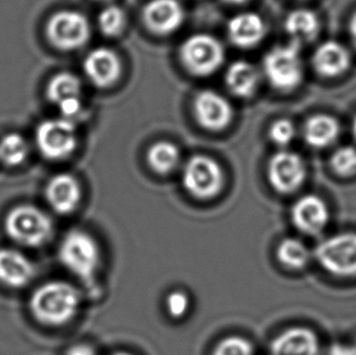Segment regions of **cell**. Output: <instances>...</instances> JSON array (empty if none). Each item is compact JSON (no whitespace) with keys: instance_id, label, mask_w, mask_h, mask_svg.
<instances>
[{"instance_id":"12","label":"cell","mask_w":356,"mask_h":355,"mask_svg":"<svg viewBox=\"0 0 356 355\" xmlns=\"http://www.w3.org/2000/svg\"><path fill=\"white\" fill-rule=\"evenodd\" d=\"M44 197L56 214L68 216L77 210L82 200V187L76 178L68 173L54 175L49 180Z\"/></svg>"},{"instance_id":"27","label":"cell","mask_w":356,"mask_h":355,"mask_svg":"<svg viewBox=\"0 0 356 355\" xmlns=\"http://www.w3.org/2000/svg\"><path fill=\"white\" fill-rule=\"evenodd\" d=\"M330 164L333 172L342 178L354 177L356 174V148L342 146L331 156Z\"/></svg>"},{"instance_id":"16","label":"cell","mask_w":356,"mask_h":355,"mask_svg":"<svg viewBox=\"0 0 356 355\" xmlns=\"http://www.w3.org/2000/svg\"><path fill=\"white\" fill-rule=\"evenodd\" d=\"M84 72L97 87H110L120 78L122 65L113 50L97 48L84 58Z\"/></svg>"},{"instance_id":"26","label":"cell","mask_w":356,"mask_h":355,"mask_svg":"<svg viewBox=\"0 0 356 355\" xmlns=\"http://www.w3.org/2000/svg\"><path fill=\"white\" fill-rule=\"evenodd\" d=\"M179 150L173 143L159 141L151 146L147 154L149 166L156 173L168 174L179 162Z\"/></svg>"},{"instance_id":"28","label":"cell","mask_w":356,"mask_h":355,"mask_svg":"<svg viewBox=\"0 0 356 355\" xmlns=\"http://www.w3.org/2000/svg\"><path fill=\"white\" fill-rule=\"evenodd\" d=\"M97 21L102 33L106 34L108 37H115L124 29L125 15L120 8L116 5H111L102 10Z\"/></svg>"},{"instance_id":"14","label":"cell","mask_w":356,"mask_h":355,"mask_svg":"<svg viewBox=\"0 0 356 355\" xmlns=\"http://www.w3.org/2000/svg\"><path fill=\"white\" fill-rule=\"evenodd\" d=\"M195 113L203 128L213 132L222 130L232 118L230 102L212 90L201 91L195 99Z\"/></svg>"},{"instance_id":"21","label":"cell","mask_w":356,"mask_h":355,"mask_svg":"<svg viewBox=\"0 0 356 355\" xmlns=\"http://www.w3.org/2000/svg\"><path fill=\"white\" fill-rule=\"evenodd\" d=\"M227 86L235 95L250 97L259 84V73L252 63L236 61L232 63L227 72Z\"/></svg>"},{"instance_id":"31","label":"cell","mask_w":356,"mask_h":355,"mask_svg":"<svg viewBox=\"0 0 356 355\" xmlns=\"http://www.w3.org/2000/svg\"><path fill=\"white\" fill-rule=\"evenodd\" d=\"M296 135V128L293 123L289 120H276L270 128V138L275 144L286 146L291 144Z\"/></svg>"},{"instance_id":"2","label":"cell","mask_w":356,"mask_h":355,"mask_svg":"<svg viewBox=\"0 0 356 355\" xmlns=\"http://www.w3.org/2000/svg\"><path fill=\"white\" fill-rule=\"evenodd\" d=\"M5 235L24 248H39L54 235V221L47 212L29 203L10 208L3 221Z\"/></svg>"},{"instance_id":"9","label":"cell","mask_w":356,"mask_h":355,"mask_svg":"<svg viewBox=\"0 0 356 355\" xmlns=\"http://www.w3.org/2000/svg\"><path fill=\"white\" fill-rule=\"evenodd\" d=\"M47 37L55 48L65 52L74 50L83 47L90 38V24L81 13L63 10L49 19Z\"/></svg>"},{"instance_id":"37","label":"cell","mask_w":356,"mask_h":355,"mask_svg":"<svg viewBox=\"0 0 356 355\" xmlns=\"http://www.w3.org/2000/svg\"><path fill=\"white\" fill-rule=\"evenodd\" d=\"M350 345H352L353 348H354V349H355L356 352V337L355 340H354V341H353L352 343H350Z\"/></svg>"},{"instance_id":"24","label":"cell","mask_w":356,"mask_h":355,"mask_svg":"<svg viewBox=\"0 0 356 355\" xmlns=\"http://www.w3.org/2000/svg\"><path fill=\"white\" fill-rule=\"evenodd\" d=\"M312 252L303 241L289 237L280 242L276 250V257L281 265L293 271L303 270L312 260Z\"/></svg>"},{"instance_id":"22","label":"cell","mask_w":356,"mask_h":355,"mask_svg":"<svg viewBox=\"0 0 356 355\" xmlns=\"http://www.w3.org/2000/svg\"><path fill=\"white\" fill-rule=\"evenodd\" d=\"M284 29L296 44L309 43L316 38L320 24L316 15L307 9L294 10L287 16Z\"/></svg>"},{"instance_id":"10","label":"cell","mask_w":356,"mask_h":355,"mask_svg":"<svg viewBox=\"0 0 356 355\" xmlns=\"http://www.w3.org/2000/svg\"><path fill=\"white\" fill-rule=\"evenodd\" d=\"M307 178V167L299 155L280 151L270 159L268 179L275 191L289 195L297 191Z\"/></svg>"},{"instance_id":"11","label":"cell","mask_w":356,"mask_h":355,"mask_svg":"<svg viewBox=\"0 0 356 355\" xmlns=\"http://www.w3.org/2000/svg\"><path fill=\"white\" fill-rule=\"evenodd\" d=\"M291 219L300 232L320 235L330 223L327 203L316 195H304L292 207Z\"/></svg>"},{"instance_id":"7","label":"cell","mask_w":356,"mask_h":355,"mask_svg":"<svg viewBox=\"0 0 356 355\" xmlns=\"http://www.w3.org/2000/svg\"><path fill=\"white\" fill-rule=\"evenodd\" d=\"M183 185L191 196L211 200L222 191L224 173L214 159L197 155L188 159L184 167Z\"/></svg>"},{"instance_id":"6","label":"cell","mask_w":356,"mask_h":355,"mask_svg":"<svg viewBox=\"0 0 356 355\" xmlns=\"http://www.w3.org/2000/svg\"><path fill=\"white\" fill-rule=\"evenodd\" d=\"M180 58L188 71L200 77L209 76L222 66L225 52L222 43L209 34H193L180 48Z\"/></svg>"},{"instance_id":"17","label":"cell","mask_w":356,"mask_h":355,"mask_svg":"<svg viewBox=\"0 0 356 355\" xmlns=\"http://www.w3.org/2000/svg\"><path fill=\"white\" fill-rule=\"evenodd\" d=\"M183 19L184 10L178 0H151L145 6V24L154 33H173Z\"/></svg>"},{"instance_id":"36","label":"cell","mask_w":356,"mask_h":355,"mask_svg":"<svg viewBox=\"0 0 356 355\" xmlns=\"http://www.w3.org/2000/svg\"><path fill=\"white\" fill-rule=\"evenodd\" d=\"M353 135H354V138L356 139V116L354 120H353Z\"/></svg>"},{"instance_id":"18","label":"cell","mask_w":356,"mask_h":355,"mask_svg":"<svg viewBox=\"0 0 356 355\" xmlns=\"http://www.w3.org/2000/svg\"><path fill=\"white\" fill-rule=\"evenodd\" d=\"M352 56L343 44L328 40L321 44L313 55L315 71L323 77H337L350 68Z\"/></svg>"},{"instance_id":"5","label":"cell","mask_w":356,"mask_h":355,"mask_svg":"<svg viewBox=\"0 0 356 355\" xmlns=\"http://www.w3.org/2000/svg\"><path fill=\"white\" fill-rule=\"evenodd\" d=\"M264 73L270 84L281 91H291L303 79V60L298 44L276 45L265 55Z\"/></svg>"},{"instance_id":"30","label":"cell","mask_w":356,"mask_h":355,"mask_svg":"<svg viewBox=\"0 0 356 355\" xmlns=\"http://www.w3.org/2000/svg\"><path fill=\"white\" fill-rule=\"evenodd\" d=\"M165 308L170 317L180 319L185 317L190 308V298L183 291H173L169 293L165 299Z\"/></svg>"},{"instance_id":"35","label":"cell","mask_w":356,"mask_h":355,"mask_svg":"<svg viewBox=\"0 0 356 355\" xmlns=\"http://www.w3.org/2000/svg\"><path fill=\"white\" fill-rule=\"evenodd\" d=\"M227 3H230V4H241V3H245L247 0H225Z\"/></svg>"},{"instance_id":"38","label":"cell","mask_w":356,"mask_h":355,"mask_svg":"<svg viewBox=\"0 0 356 355\" xmlns=\"http://www.w3.org/2000/svg\"><path fill=\"white\" fill-rule=\"evenodd\" d=\"M112 355H130V354H128V353H124V352H120V353H115V354H112Z\"/></svg>"},{"instance_id":"29","label":"cell","mask_w":356,"mask_h":355,"mask_svg":"<svg viewBox=\"0 0 356 355\" xmlns=\"http://www.w3.org/2000/svg\"><path fill=\"white\" fill-rule=\"evenodd\" d=\"M254 348L243 337L230 336L224 338L213 349L212 355H253Z\"/></svg>"},{"instance_id":"23","label":"cell","mask_w":356,"mask_h":355,"mask_svg":"<svg viewBox=\"0 0 356 355\" xmlns=\"http://www.w3.org/2000/svg\"><path fill=\"white\" fill-rule=\"evenodd\" d=\"M82 94V83L79 78L70 72H61L55 74L47 88L49 100L56 106L65 102L78 100Z\"/></svg>"},{"instance_id":"32","label":"cell","mask_w":356,"mask_h":355,"mask_svg":"<svg viewBox=\"0 0 356 355\" xmlns=\"http://www.w3.org/2000/svg\"><path fill=\"white\" fill-rule=\"evenodd\" d=\"M325 355H356V352L352 345H344V343H334L328 348Z\"/></svg>"},{"instance_id":"20","label":"cell","mask_w":356,"mask_h":355,"mask_svg":"<svg viewBox=\"0 0 356 355\" xmlns=\"http://www.w3.org/2000/svg\"><path fill=\"white\" fill-rule=\"evenodd\" d=\"M341 127L332 116L315 115L309 118L304 128V138L312 148L323 149L332 145L338 139Z\"/></svg>"},{"instance_id":"33","label":"cell","mask_w":356,"mask_h":355,"mask_svg":"<svg viewBox=\"0 0 356 355\" xmlns=\"http://www.w3.org/2000/svg\"><path fill=\"white\" fill-rule=\"evenodd\" d=\"M66 355H97V353L92 347L88 345H74L68 348Z\"/></svg>"},{"instance_id":"19","label":"cell","mask_w":356,"mask_h":355,"mask_svg":"<svg viewBox=\"0 0 356 355\" xmlns=\"http://www.w3.org/2000/svg\"><path fill=\"white\" fill-rule=\"evenodd\" d=\"M232 43L240 48H252L260 43L266 33L264 19L254 13H245L232 17L227 26Z\"/></svg>"},{"instance_id":"4","label":"cell","mask_w":356,"mask_h":355,"mask_svg":"<svg viewBox=\"0 0 356 355\" xmlns=\"http://www.w3.org/2000/svg\"><path fill=\"white\" fill-rule=\"evenodd\" d=\"M314 257L333 278H356V231H341L318 242Z\"/></svg>"},{"instance_id":"34","label":"cell","mask_w":356,"mask_h":355,"mask_svg":"<svg viewBox=\"0 0 356 355\" xmlns=\"http://www.w3.org/2000/svg\"><path fill=\"white\" fill-rule=\"evenodd\" d=\"M349 32H350V38H352L353 44L356 48V11L350 19L349 22Z\"/></svg>"},{"instance_id":"15","label":"cell","mask_w":356,"mask_h":355,"mask_svg":"<svg viewBox=\"0 0 356 355\" xmlns=\"http://www.w3.org/2000/svg\"><path fill=\"white\" fill-rule=\"evenodd\" d=\"M270 355H320V340L309 327H289L273 340Z\"/></svg>"},{"instance_id":"8","label":"cell","mask_w":356,"mask_h":355,"mask_svg":"<svg viewBox=\"0 0 356 355\" xmlns=\"http://www.w3.org/2000/svg\"><path fill=\"white\" fill-rule=\"evenodd\" d=\"M35 143L45 159H65L77 146L76 125L63 117L44 120L35 130Z\"/></svg>"},{"instance_id":"25","label":"cell","mask_w":356,"mask_h":355,"mask_svg":"<svg viewBox=\"0 0 356 355\" xmlns=\"http://www.w3.org/2000/svg\"><path fill=\"white\" fill-rule=\"evenodd\" d=\"M29 155V141L19 133H9L0 139V162L6 167H19Z\"/></svg>"},{"instance_id":"1","label":"cell","mask_w":356,"mask_h":355,"mask_svg":"<svg viewBox=\"0 0 356 355\" xmlns=\"http://www.w3.org/2000/svg\"><path fill=\"white\" fill-rule=\"evenodd\" d=\"M81 307V293L66 281L53 280L39 285L31 293L29 310L35 322L48 327L67 325Z\"/></svg>"},{"instance_id":"13","label":"cell","mask_w":356,"mask_h":355,"mask_svg":"<svg viewBox=\"0 0 356 355\" xmlns=\"http://www.w3.org/2000/svg\"><path fill=\"white\" fill-rule=\"evenodd\" d=\"M35 267L24 252L0 247V285L11 290L27 287L35 278Z\"/></svg>"},{"instance_id":"3","label":"cell","mask_w":356,"mask_h":355,"mask_svg":"<svg viewBox=\"0 0 356 355\" xmlns=\"http://www.w3.org/2000/svg\"><path fill=\"white\" fill-rule=\"evenodd\" d=\"M58 257L70 273L89 287H94L100 265V250L92 236L78 229L68 231L60 242Z\"/></svg>"}]
</instances>
